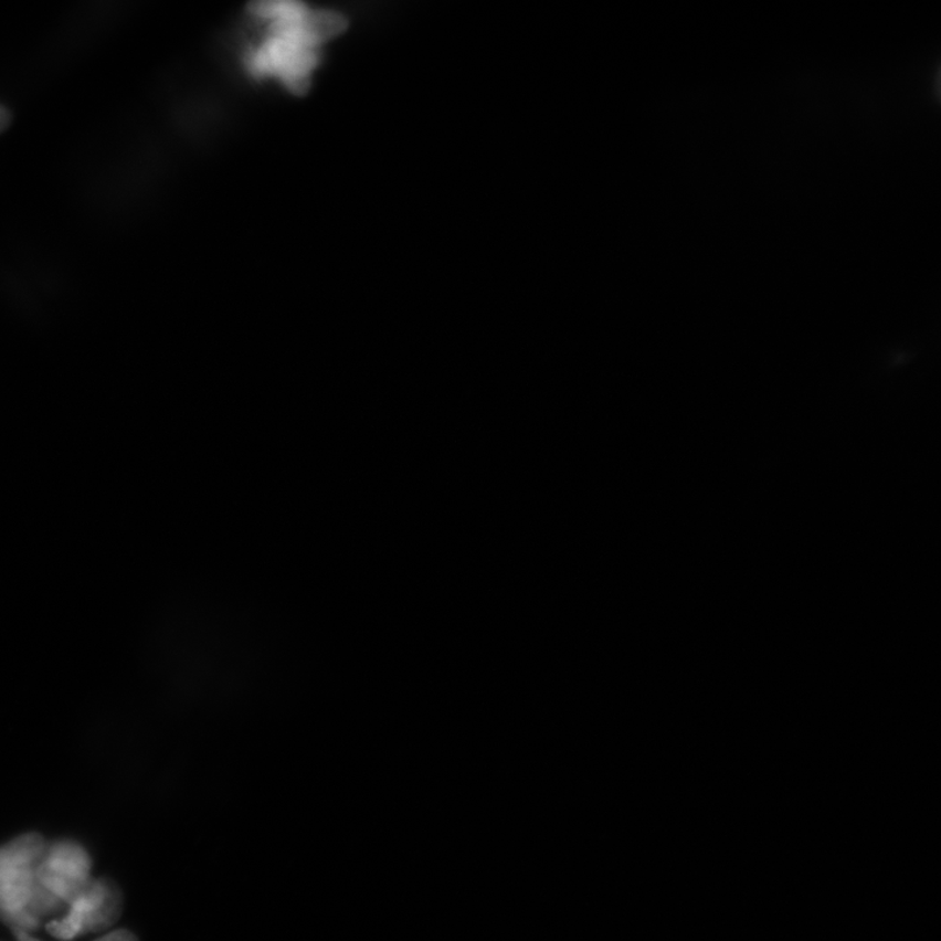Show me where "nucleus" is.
<instances>
[{
  "instance_id": "12",
  "label": "nucleus",
  "mask_w": 941,
  "mask_h": 941,
  "mask_svg": "<svg viewBox=\"0 0 941 941\" xmlns=\"http://www.w3.org/2000/svg\"><path fill=\"white\" fill-rule=\"evenodd\" d=\"M11 124V113L9 109L0 105V133H3Z\"/></svg>"
},
{
  "instance_id": "6",
  "label": "nucleus",
  "mask_w": 941,
  "mask_h": 941,
  "mask_svg": "<svg viewBox=\"0 0 941 941\" xmlns=\"http://www.w3.org/2000/svg\"><path fill=\"white\" fill-rule=\"evenodd\" d=\"M302 27L308 39L320 46L325 42L338 38L345 33L348 27V21L340 13L332 11H308L302 19Z\"/></svg>"
},
{
  "instance_id": "9",
  "label": "nucleus",
  "mask_w": 941,
  "mask_h": 941,
  "mask_svg": "<svg viewBox=\"0 0 941 941\" xmlns=\"http://www.w3.org/2000/svg\"><path fill=\"white\" fill-rule=\"evenodd\" d=\"M66 907H68V903L61 900V898L55 896L52 890L42 886L34 876L31 897L25 905V908L30 910L34 917L41 919L42 917L53 916L56 914V912L63 911Z\"/></svg>"
},
{
  "instance_id": "7",
  "label": "nucleus",
  "mask_w": 941,
  "mask_h": 941,
  "mask_svg": "<svg viewBox=\"0 0 941 941\" xmlns=\"http://www.w3.org/2000/svg\"><path fill=\"white\" fill-rule=\"evenodd\" d=\"M249 11L255 17L263 19L276 20H299L303 19L309 9L304 3L288 2V0H262L249 6Z\"/></svg>"
},
{
  "instance_id": "8",
  "label": "nucleus",
  "mask_w": 941,
  "mask_h": 941,
  "mask_svg": "<svg viewBox=\"0 0 941 941\" xmlns=\"http://www.w3.org/2000/svg\"><path fill=\"white\" fill-rule=\"evenodd\" d=\"M68 908L66 917L46 926L50 935L61 940H73L82 935L84 917L88 914L89 909L83 900L71 903Z\"/></svg>"
},
{
  "instance_id": "13",
  "label": "nucleus",
  "mask_w": 941,
  "mask_h": 941,
  "mask_svg": "<svg viewBox=\"0 0 941 941\" xmlns=\"http://www.w3.org/2000/svg\"><path fill=\"white\" fill-rule=\"evenodd\" d=\"M11 931L13 933V937H15L18 941H39L38 939L32 938L30 933H27L24 931L13 929H11Z\"/></svg>"
},
{
  "instance_id": "2",
  "label": "nucleus",
  "mask_w": 941,
  "mask_h": 941,
  "mask_svg": "<svg viewBox=\"0 0 941 941\" xmlns=\"http://www.w3.org/2000/svg\"><path fill=\"white\" fill-rule=\"evenodd\" d=\"M38 861L76 878H89L92 867L89 854L76 840L61 839L46 844Z\"/></svg>"
},
{
  "instance_id": "3",
  "label": "nucleus",
  "mask_w": 941,
  "mask_h": 941,
  "mask_svg": "<svg viewBox=\"0 0 941 941\" xmlns=\"http://www.w3.org/2000/svg\"><path fill=\"white\" fill-rule=\"evenodd\" d=\"M34 874L32 867L0 868V910L25 908L30 900Z\"/></svg>"
},
{
  "instance_id": "4",
  "label": "nucleus",
  "mask_w": 941,
  "mask_h": 941,
  "mask_svg": "<svg viewBox=\"0 0 941 941\" xmlns=\"http://www.w3.org/2000/svg\"><path fill=\"white\" fill-rule=\"evenodd\" d=\"M105 896L102 905L89 914L84 917L83 933L99 932L110 929L118 922L124 910V894L116 881L103 878Z\"/></svg>"
},
{
  "instance_id": "11",
  "label": "nucleus",
  "mask_w": 941,
  "mask_h": 941,
  "mask_svg": "<svg viewBox=\"0 0 941 941\" xmlns=\"http://www.w3.org/2000/svg\"><path fill=\"white\" fill-rule=\"evenodd\" d=\"M96 941H139L137 937L134 935L131 931L128 930H117L109 933H106L105 937L99 938Z\"/></svg>"
},
{
  "instance_id": "1",
  "label": "nucleus",
  "mask_w": 941,
  "mask_h": 941,
  "mask_svg": "<svg viewBox=\"0 0 941 941\" xmlns=\"http://www.w3.org/2000/svg\"><path fill=\"white\" fill-rule=\"evenodd\" d=\"M269 31L265 44L249 60L252 74L277 76L292 94H308L313 71L319 62V46L305 34L302 19L276 20Z\"/></svg>"
},
{
  "instance_id": "10",
  "label": "nucleus",
  "mask_w": 941,
  "mask_h": 941,
  "mask_svg": "<svg viewBox=\"0 0 941 941\" xmlns=\"http://www.w3.org/2000/svg\"><path fill=\"white\" fill-rule=\"evenodd\" d=\"M0 921L9 926L10 929L27 933L38 930L41 923V919L34 917L27 908L13 911L0 910Z\"/></svg>"
},
{
  "instance_id": "5",
  "label": "nucleus",
  "mask_w": 941,
  "mask_h": 941,
  "mask_svg": "<svg viewBox=\"0 0 941 941\" xmlns=\"http://www.w3.org/2000/svg\"><path fill=\"white\" fill-rule=\"evenodd\" d=\"M39 833H25L0 846V868L32 867L45 848Z\"/></svg>"
}]
</instances>
